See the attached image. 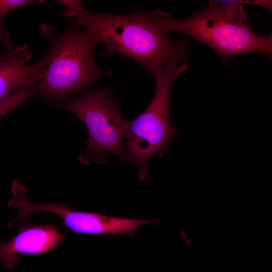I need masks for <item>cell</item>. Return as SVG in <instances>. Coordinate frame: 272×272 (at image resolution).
I'll list each match as a JSON object with an SVG mask.
<instances>
[{"mask_svg":"<svg viewBox=\"0 0 272 272\" xmlns=\"http://www.w3.org/2000/svg\"><path fill=\"white\" fill-rule=\"evenodd\" d=\"M155 13L163 28L169 32L180 31L206 44L223 62L247 53H263L271 58V34L263 37L254 33L242 5L212 1L184 20L175 19L158 10Z\"/></svg>","mask_w":272,"mask_h":272,"instance_id":"3","label":"cell"},{"mask_svg":"<svg viewBox=\"0 0 272 272\" xmlns=\"http://www.w3.org/2000/svg\"><path fill=\"white\" fill-rule=\"evenodd\" d=\"M228 3L242 5V4H249L256 5L266 8L269 11H271V1H226Z\"/></svg>","mask_w":272,"mask_h":272,"instance_id":"12","label":"cell"},{"mask_svg":"<svg viewBox=\"0 0 272 272\" xmlns=\"http://www.w3.org/2000/svg\"><path fill=\"white\" fill-rule=\"evenodd\" d=\"M59 3L66 7V9L71 11L78 10L83 7V2L81 1L59 0Z\"/></svg>","mask_w":272,"mask_h":272,"instance_id":"13","label":"cell"},{"mask_svg":"<svg viewBox=\"0 0 272 272\" xmlns=\"http://www.w3.org/2000/svg\"><path fill=\"white\" fill-rule=\"evenodd\" d=\"M43 1L34 0H0V28L6 16L13 10L22 7H27L37 3L42 4Z\"/></svg>","mask_w":272,"mask_h":272,"instance_id":"10","label":"cell"},{"mask_svg":"<svg viewBox=\"0 0 272 272\" xmlns=\"http://www.w3.org/2000/svg\"><path fill=\"white\" fill-rule=\"evenodd\" d=\"M76 25L90 31L105 48L101 55L122 54L142 65L155 76L169 64L186 60L189 41H171L168 30L160 24L154 12L138 11L124 15L95 14L84 7L63 10Z\"/></svg>","mask_w":272,"mask_h":272,"instance_id":"1","label":"cell"},{"mask_svg":"<svg viewBox=\"0 0 272 272\" xmlns=\"http://www.w3.org/2000/svg\"><path fill=\"white\" fill-rule=\"evenodd\" d=\"M39 29L50 48L43 75L33 85L32 95L59 103L102 77H111V71L100 69L95 62L93 50L99 42L88 30L76 28L71 21L59 35L53 27L44 23Z\"/></svg>","mask_w":272,"mask_h":272,"instance_id":"2","label":"cell"},{"mask_svg":"<svg viewBox=\"0 0 272 272\" xmlns=\"http://www.w3.org/2000/svg\"><path fill=\"white\" fill-rule=\"evenodd\" d=\"M57 106L74 114L88 130L85 149L79 157L81 163L102 164L112 154L123 160L128 120L119 114L118 103L111 91H92Z\"/></svg>","mask_w":272,"mask_h":272,"instance_id":"5","label":"cell"},{"mask_svg":"<svg viewBox=\"0 0 272 272\" xmlns=\"http://www.w3.org/2000/svg\"><path fill=\"white\" fill-rule=\"evenodd\" d=\"M34 84L17 89L0 100V119L13 110L20 107L31 97Z\"/></svg>","mask_w":272,"mask_h":272,"instance_id":"9","label":"cell"},{"mask_svg":"<svg viewBox=\"0 0 272 272\" xmlns=\"http://www.w3.org/2000/svg\"><path fill=\"white\" fill-rule=\"evenodd\" d=\"M66 235L59 232L55 225H37L24 221L9 241L0 242V263L12 268L19 261L18 254H46L57 247Z\"/></svg>","mask_w":272,"mask_h":272,"instance_id":"6","label":"cell"},{"mask_svg":"<svg viewBox=\"0 0 272 272\" xmlns=\"http://www.w3.org/2000/svg\"><path fill=\"white\" fill-rule=\"evenodd\" d=\"M181 233L186 245L188 246L193 245V240L188 236L187 233L182 230H181Z\"/></svg>","mask_w":272,"mask_h":272,"instance_id":"14","label":"cell"},{"mask_svg":"<svg viewBox=\"0 0 272 272\" xmlns=\"http://www.w3.org/2000/svg\"><path fill=\"white\" fill-rule=\"evenodd\" d=\"M32 58L26 44L20 46L11 58L0 61V100L14 92L34 84L43 76L45 58L33 63H27Z\"/></svg>","mask_w":272,"mask_h":272,"instance_id":"8","label":"cell"},{"mask_svg":"<svg viewBox=\"0 0 272 272\" xmlns=\"http://www.w3.org/2000/svg\"><path fill=\"white\" fill-rule=\"evenodd\" d=\"M19 48L13 45L9 32L3 27L0 28V61L12 57Z\"/></svg>","mask_w":272,"mask_h":272,"instance_id":"11","label":"cell"},{"mask_svg":"<svg viewBox=\"0 0 272 272\" xmlns=\"http://www.w3.org/2000/svg\"><path fill=\"white\" fill-rule=\"evenodd\" d=\"M57 215L62 224L72 232L90 235L114 236L126 234L132 238L135 230L143 225L158 224L159 220H140L111 217L97 213L72 210L68 205L61 207Z\"/></svg>","mask_w":272,"mask_h":272,"instance_id":"7","label":"cell"},{"mask_svg":"<svg viewBox=\"0 0 272 272\" xmlns=\"http://www.w3.org/2000/svg\"><path fill=\"white\" fill-rule=\"evenodd\" d=\"M188 67L187 60L174 62L154 76L156 89L147 109L135 119L128 120L123 161L135 165L140 180L149 175L148 163L155 155L163 157L174 138L181 132L172 125L169 94L173 82Z\"/></svg>","mask_w":272,"mask_h":272,"instance_id":"4","label":"cell"}]
</instances>
